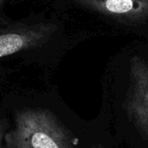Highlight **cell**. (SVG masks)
Here are the masks:
<instances>
[{"mask_svg":"<svg viewBox=\"0 0 148 148\" xmlns=\"http://www.w3.org/2000/svg\"><path fill=\"white\" fill-rule=\"evenodd\" d=\"M97 120L115 148H148V42L137 39L108 59Z\"/></svg>","mask_w":148,"mask_h":148,"instance_id":"1","label":"cell"},{"mask_svg":"<svg viewBox=\"0 0 148 148\" xmlns=\"http://www.w3.org/2000/svg\"><path fill=\"white\" fill-rule=\"evenodd\" d=\"M89 36L71 33L54 18L0 23V93L51 84L62 60Z\"/></svg>","mask_w":148,"mask_h":148,"instance_id":"2","label":"cell"},{"mask_svg":"<svg viewBox=\"0 0 148 148\" xmlns=\"http://www.w3.org/2000/svg\"><path fill=\"white\" fill-rule=\"evenodd\" d=\"M8 120L2 148H83L97 128L84 121L51 85L23 87L2 95Z\"/></svg>","mask_w":148,"mask_h":148,"instance_id":"3","label":"cell"},{"mask_svg":"<svg viewBox=\"0 0 148 148\" xmlns=\"http://www.w3.org/2000/svg\"><path fill=\"white\" fill-rule=\"evenodd\" d=\"M115 34L148 36V0H69Z\"/></svg>","mask_w":148,"mask_h":148,"instance_id":"4","label":"cell"},{"mask_svg":"<svg viewBox=\"0 0 148 148\" xmlns=\"http://www.w3.org/2000/svg\"><path fill=\"white\" fill-rule=\"evenodd\" d=\"M83 148H115L114 144L112 143L111 139L108 137L107 134L103 132L101 127L97 122V128L93 135L90 137L85 146Z\"/></svg>","mask_w":148,"mask_h":148,"instance_id":"5","label":"cell"},{"mask_svg":"<svg viewBox=\"0 0 148 148\" xmlns=\"http://www.w3.org/2000/svg\"><path fill=\"white\" fill-rule=\"evenodd\" d=\"M7 128H8V120H7L6 115H5L4 111L1 107V103H0V148H2L3 139H4V135Z\"/></svg>","mask_w":148,"mask_h":148,"instance_id":"6","label":"cell"},{"mask_svg":"<svg viewBox=\"0 0 148 148\" xmlns=\"http://www.w3.org/2000/svg\"><path fill=\"white\" fill-rule=\"evenodd\" d=\"M4 3H5V0H0V12H1V10H2V8H3V6H4ZM0 19H1L2 21H9L8 18H2L1 16H0Z\"/></svg>","mask_w":148,"mask_h":148,"instance_id":"7","label":"cell"}]
</instances>
